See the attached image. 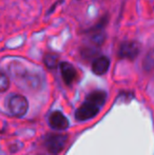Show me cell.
Here are the masks:
<instances>
[{"instance_id":"1","label":"cell","mask_w":154,"mask_h":155,"mask_svg":"<svg viewBox=\"0 0 154 155\" xmlns=\"http://www.w3.org/2000/svg\"><path fill=\"white\" fill-rule=\"evenodd\" d=\"M67 141H68V135L51 133L45 136L44 146L52 155H57L64 149Z\"/></svg>"},{"instance_id":"2","label":"cell","mask_w":154,"mask_h":155,"mask_svg":"<svg viewBox=\"0 0 154 155\" xmlns=\"http://www.w3.org/2000/svg\"><path fill=\"white\" fill-rule=\"evenodd\" d=\"M8 107L13 116L21 117L28 112L29 102L27 98L19 94H13L8 99Z\"/></svg>"},{"instance_id":"3","label":"cell","mask_w":154,"mask_h":155,"mask_svg":"<svg viewBox=\"0 0 154 155\" xmlns=\"http://www.w3.org/2000/svg\"><path fill=\"white\" fill-rule=\"evenodd\" d=\"M140 52V45L137 41H125L119 45L118 57L121 59L134 60Z\"/></svg>"},{"instance_id":"4","label":"cell","mask_w":154,"mask_h":155,"mask_svg":"<svg viewBox=\"0 0 154 155\" xmlns=\"http://www.w3.org/2000/svg\"><path fill=\"white\" fill-rule=\"evenodd\" d=\"M99 111H100V108L84 101L75 112V118L79 121L89 120L91 118H94L99 113Z\"/></svg>"},{"instance_id":"5","label":"cell","mask_w":154,"mask_h":155,"mask_svg":"<svg viewBox=\"0 0 154 155\" xmlns=\"http://www.w3.org/2000/svg\"><path fill=\"white\" fill-rule=\"evenodd\" d=\"M60 72H61L62 79H64V84L70 86L76 80L77 77V71L71 63L69 62H60Z\"/></svg>"},{"instance_id":"6","label":"cell","mask_w":154,"mask_h":155,"mask_svg":"<svg viewBox=\"0 0 154 155\" xmlns=\"http://www.w3.org/2000/svg\"><path fill=\"white\" fill-rule=\"evenodd\" d=\"M49 124L55 130H64L69 127V120L61 112L55 111L50 115Z\"/></svg>"},{"instance_id":"7","label":"cell","mask_w":154,"mask_h":155,"mask_svg":"<svg viewBox=\"0 0 154 155\" xmlns=\"http://www.w3.org/2000/svg\"><path fill=\"white\" fill-rule=\"evenodd\" d=\"M110 68V59L106 56H99L92 63V71L96 75H103Z\"/></svg>"},{"instance_id":"8","label":"cell","mask_w":154,"mask_h":155,"mask_svg":"<svg viewBox=\"0 0 154 155\" xmlns=\"http://www.w3.org/2000/svg\"><path fill=\"white\" fill-rule=\"evenodd\" d=\"M106 100H107V93L105 91L96 90L94 92L89 94L84 101L94 104V106L98 107V108H101L105 104Z\"/></svg>"},{"instance_id":"9","label":"cell","mask_w":154,"mask_h":155,"mask_svg":"<svg viewBox=\"0 0 154 155\" xmlns=\"http://www.w3.org/2000/svg\"><path fill=\"white\" fill-rule=\"evenodd\" d=\"M43 62L48 69H56L59 63V55L55 53H47L43 57Z\"/></svg>"},{"instance_id":"10","label":"cell","mask_w":154,"mask_h":155,"mask_svg":"<svg viewBox=\"0 0 154 155\" xmlns=\"http://www.w3.org/2000/svg\"><path fill=\"white\" fill-rule=\"evenodd\" d=\"M143 68L146 72L154 70V48L150 49L143 60Z\"/></svg>"},{"instance_id":"11","label":"cell","mask_w":154,"mask_h":155,"mask_svg":"<svg viewBox=\"0 0 154 155\" xmlns=\"http://www.w3.org/2000/svg\"><path fill=\"white\" fill-rule=\"evenodd\" d=\"M10 87V78L8 74L0 69V92H5Z\"/></svg>"},{"instance_id":"12","label":"cell","mask_w":154,"mask_h":155,"mask_svg":"<svg viewBox=\"0 0 154 155\" xmlns=\"http://www.w3.org/2000/svg\"><path fill=\"white\" fill-rule=\"evenodd\" d=\"M37 155H45V154H37Z\"/></svg>"}]
</instances>
